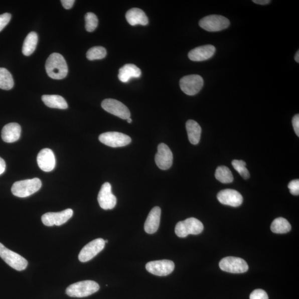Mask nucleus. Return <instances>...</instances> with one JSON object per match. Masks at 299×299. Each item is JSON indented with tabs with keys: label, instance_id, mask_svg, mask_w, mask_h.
<instances>
[{
	"label": "nucleus",
	"instance_id": "1",
	"mask_svg": "<svg viewBox=\"0 0 299 299\" xmlns=\"http://www.w3.org/2000/svg\"><path fill=\"white\" fill-rule=\"evenodd\" d=\"M48 76L54 79H62L67 77L68 69L65 59L57 53H53L46 63Z\"/></svg>",
	"mask_w": 299,
	"mask_h": 299
},
{
	"label": "nucleus",
	"instance_id": "2",
	"mask_svg": "<svg viewBox=\"0 0 299 299\" xmlns=\"http://www.w3.org/2000/svg\"><path fill=\"white\" fill-rule=\"evenodd\" d=\"M97 282L92 280H84L74 283L66 290L67 294L73 297H84L91 295L99 290Z\"/></svg>",
	"mask_w": 299,
	"mask_h": 299
},
{
	"label": "nucleus",
	"instance_id": "3",
	"mask_svg": "<svg viewBox=\"0 0 299 299\" xmlns=\"http://www.w3.org/2000/svg\"><path fill=\"white\" fill-rule=\"evenodd\" d=\"M41 181L38 178L17 181L12 188L13 195L25 198L34 194L41 188Z\"/></svg>",
	"mask_w": 299,
	"mask_h": 299
},
{
	"label": "nucleus",
	"instance_id": "4",
	"mask_svg": "<svg viewBox=\"0 0 299 299\" xmlns=\"http://www.w3.org/2000/svg\"><path fill=\"white\" fill-rule=\"evenodd\" d=\"M204 224L195 218H189L176 224L175 233L179 237L185 238L189 234L197 235L204 230Z\"/></svg>",
	"mask_w": 299,
	"mask_h": 299
},
{
	"label": "nucleus",
	"instance_id": "5",
	"mask_svg": "<svg viewBox=\"0 0 299 299\" xmlns=\"http://www.w3.org/2000/svg\"><path fill=\"white\" fill-rule=\"evenodd\" d=\"M0 257L13 269L22 271L28 265V261L22 256L13 252L0 243Z\"/></svg>",
	"mask_w": 299,
	"mask_h": 299
},
{
	"label": "nucleus",
	"instance_id": "6",
	"mask_svg": "<svg viewBox=\"0 0 299 299\" xmlns=\"http://www.w3.org/2000/svg\"><path fill=\"white\" fill-rule=\"evenodd\" d=\"M230 25L228 19L221 15H212L201 19V28L208 32H218L227 29Z\"/></svg>",
	"mask_w": 299,
	"mask_h": 299
},
{
	"label": "nucleus",
	"instance_id": "7",
	"mask_svg": "<svg viewBox=\"0 0 299 299\" xmlns=\"http://www.w3.org/2000/svg\"><path fill=\"white\" fill-rule=\"evenodd\" d=\"M203 78L197 74H192L181 78L180 81V88L188 95H195L199 93L204 86Z\"/></svg>",
	"mask_w": 299,
	"mask_h": 299
},
{
	"label": "nucleus",
	"instance_id": "8",
	"mask_svg": "<svg viewBox=\"0 0 299 299\" xmlns=\"http://www.w3.org/2000/svg\"><path fill=\"white\" fill-rule=\"evenodd\" d=\"M99 140L106 146L112 147L125 146L131 142V138L123 133L106 132L100 135Z\"/></svg>",
	"mask_w": 299,
	"mask_h": 299
},
{
	"label": "nucleus",
	"instance_id": "9",
	"mask_svg": "<svg viewBox=\"0 0 299 299\" xmlns=\"http://www.w3.org/2000/svg\"><path fill=\"white\" fill-rule=\"evenodd\" d=\"M219 265L222 270L234 274L244 273L249 268L246 261L242 258L234 257L224 258L220 261Z\"/></svg>",
	"mask_w": 299,
	"mask_h": 299
},
{
	"label": "nucleus",
	"instance_id": "10",
	"mask_svg": "<svg viewBox=\"0 0 299 299\" xmlns=\"http://www.w3.org/2000/svg\"><path fill=\"white\" fill-rule=\"evenodd\" d=\"M101 106L110 114L120 117L122 119H127L130 117V112L126 106L120 101L113 99H106L101 103Z\"/></svg>",
	"mask_w": 299,
	"mask_h": 299
},
{
	"label": "nucleus",
	"instance_id": "11",
	"mask_svg": "<svg viewBox=\"0 0 299 299\" xmlns=\"http://www.w3.org/2000/svg\"><path fill=\"white\" fill-rule=\"evenodd\" d=\"M105 242L103 239L98 238L88 243L79 253L78 258L81 262H87L99 253L105 247Z\"/></svg>",
	"mask_w": 299,
	"mask_h": 299
},
{
	"label": "nucleus",
	"instance_id": "12",
	"mask_svg": "<svg viewBox=\"0 0 299 299\" xmlns=\"http://www.w3.org/2000/svg\"><path fill=\"white\" fill-rule=\"evenodd\" d=\"M73 215L72 209H67L60 212L45 213L41 218L43 223L46 226H60L66 223Z\"/></svg>",
	"mask_w": 299,
	"mask_h": 299
},
{
	"label": "nucleus",
	"instance_id": "13",
	"mask_svg": "<svg viewBox=\"0 0 299 299\" xmlns=\"http://www.w3.org/2000/svg\"><path fill=\"white\" fill-rule=\"evenodd\" d=\"M175 264L172 260H161L150 261L146 265V269L154 275L167 276L174 271Z\"/></svg>",
	"mask_w": 299,
	"mask_h": 299
},
{
	"label": "nucleus",
	"instance_id": "14",
	"mask_svg": "<svg viewBox=\"0 0 299 299\" xmlns=\"http://www.w3.org/2000/svg\"><path fill=\"white\" fill-rule=\"evenodd\" d=\"M156 162L160 169L167 170L172 167L173 155L169 147L164 143H160L156 156Z\"/></svg>",
	"mask_w": 299,
	"mask_h": 299
},
{
	"label": "nucleus",
	"instance_id": "15",
	"mask_svg": "<svg viewBox=\"0 0 299 299\" xmlns=\"http://www.w3.org/2000/svg\"><path fill=\"white\" fill-rule=\"evenodd\" d=\"M98 201L100 207L105 210L113 209L116 206V198L112 193L111 186L109 183H105L101 186Z\"/></svg>",
	"mask_w": 299,
	"mask_h": 299
},
{
	"label": "nucleus",
	"instance_id": "16",
	"mask_svg": "<svg viewBox=\"0 0 299 299\" xmlns=\"http://www.w3.org/2000/svg\"><path fill=\"white\" fill-rule=\"evenodd\" d=\"M217 199L223 205L234 207L241 206L243 201L241 194L232 189L222 190L218 194Z\"/></svg>",
	"mask_w": 299,
	"mask_h": 299
},
{
	"label": "nucleus",
	"instance_id": "17",
	"mask_svg": "<svg viewBox=\"0 0 299 299\" xmlns=\"http://www.w3.org/2000/svg\"><path fill=\"white\" fill-rule=\"evenodd\" d=\"M39 168L45 172H50L56 167L54 153L50 148H44L40 151L37 158Z\"/></svg>",
	"mask_w": 299,
	"mask_h": 299
},
{
	"label": "nucleus",
	"instance_id": "18",
	"mask_svg": "<svg viewBox=\"0 0 299 299\" xmlns=\"http://www.w3.org/2000/svg\"><path fill=\"white\" fill-rule=\"evenodd\" d=\"M216 48L208 45L195 48L189 53L190 60L195 62H201L209 60L215 55Z\"/></svg>",
	"mask_w": 299,
	"mask_h": 299
},
{
	"label": "nucleus",
	"instance_id": "19",
	"mask_svg": "<svg viewBox=\"0 0 299 299\" xmlns=\"http://www.w3.org/2000/svg\"><path fill=\"white\" fill-rule=\"evenodd\" d=\"M162 210L159 207L153 208L147 217L144 225V229L148 234H154L157 232L160 225Z\"/></svg>",
	"mask_w": 299,
	"mask_h": 299
},
{
	"label": "nucleus",
	"instance_id": "20",
	"mask_svg": "<svg viewBox=\"0 0 299 299\" xmlns=\"http://www.w3.org/2000/svg\"><path fill=\"white\" fill-rule=\"evenodd\" d=\"M21 133V127L20 125L12 122L5 125L2 130V137L3 140L8 143H12L17 141L20 136Z\"/></svg>",
	"mask_w": 299,
	"mask_h": 299
},
{
	"label": "nucleus",
	"instance_id": "21",
	"mask_svg": "<svg viewBox=\"0 0 299 299\" xmlns=\"http://www.w3.org/2000/svg\"><path fill=\"white\" fill-rule=\"evenodd\" d=\"M126 20L130 25H138L145 26L148 23V20L145 13L140 9L132 8L126 14Z\"/></svg>",
	"mask_w": 299,
	"mask_h": 299
},
{
	"label": "nucleus",
	"instance_id": "22",
	"mask_svg": "<svg viewBox=\"0 0 299 299\" xmlns=\"http://www.w3.org/2000/svg\"><path fill=\"white\" fill-rule=\"evenodd\" d=\"M141 76V71L136 66L126 64L119 69L118 78L121 82L127 83L130 79L139 78Z\"/></svg>",
	"mask_w": 299,
	"mask_h": 299
},
{
	"label": "nucleus",
	"instance_id": "23",
	"mask_svg": "<svg viewBox=\"0 0 299 299\" xmlns=\"http://www.w3.org/2000/svg\"><path fill=\"white\" fill-rule=\"evenodd\" d=\"M42 101L48 107L51 108L66 109L68 104L65 99L58 95H44Z\"/></svg>",
	"mask_w": 299,
	"mask_h": 299
},
{
	"label": "nucleus",
	"instance_id": "24",
	"mask_svg": "<svg viewBox=\"0 0 299 299\" xmlns=\"http://www.w3.org/2000/svg\"><path fill=\"white\" fill-rule=\"evenodd\" d=\"M187 132L190 142L193 145H197L200 140L201 127L197 122L193 120H189L186 124Z\"/></svg>",
	"mask_w": 299,
	"mask_h": 299
},
{
	"label": "nucleus",
	"instance_id": "25",
	"mask_svg": "<svg viewBox=\"0 0 299 299\" xmlns=\"http://www.w3.org/2000/svg\"><path fill=\"white\" fill-rule=\"evenodd\" d=\"M38 44V35L35 32H31L25 39L23 47V53L25 56L33 54Z\"/></svg>",
	"mask_w": 299,
	"mask_h": 299
},
{
	"label": "nucleus",
	"instance_id": "26",
	"mask_svg": "<svg viewBox=\"0 0 299 299\" xmlns=\"http://www.w3.org/2000/svg\"><path fill=\"white\" fill-rule=\"evenodd\" d=\"M271 230L276 234H284L291 230V224L286 219L279 217L275 219L271 223Z\"/></svg>",
	"mask_w": 299,
	"mask_h": 299
},
{
	"label": "nucleus",
	"instance_id": "27",
	"mask_svg": "<svg viewBox=\"0 0 299 299\" xmlns=\"http://www.w3.org/2000/svg\"><path fill=\"white\" fill-rule=\"evenodd\" d=\"M14 85V79L12 74L4 68H0V88L9 90Z\"/></svg>",
	"mask_w": 299,
	"mask_h": 299
},
{
	"label": "nucleus",
	"instance_id": "28",
	"mask_svg": "<svg viewBox=\"0 0 299 299\" xmlns=\"http://www.w3.org/2000/svg\"><path fill=\"white\" fill-rule=\"evenodd\" d=\"M215 177L217 180L223 184L231 183L233 181V176L231 170L226 167L221 166L217 168Z\"/></svg>",
	"mask_w": 299,
	"mask_h": 299
},
{
	"label": "nucleus",
	"instance_id": "29",
	"mask_svg": "<svg viewBox=\"0 0 299 299\" xmlns=\"http://www.w3.org/2000/svg\"><path fill=\"white\" fill-rule=\"evenodd\" d=\"M106 56V51L105 48L101 46L92 47L87 53V58L90 61L101 60Z\"/></svg>",
	"mask_w": 299,
	"mask_h": 299
},
{
	"label": "nucleus",
	"instance_id": "30",
	"mask_svg": "<svg viewBox=\"0 0 299 299\" xmlns=\"http://www.w3.org/2000/svg\"><path fill=\"white\" fill-rule=\"evenodd\" d=\"M85 29L89 32L92 33L96 28H97L98 24V19L94 14L92 13H88L85 16Z\"/></svg>",
	"mask_w": 299,
	"mask_h": 299
},
{
	"label": "nucleus",
	"instance_id": "31",
	"mask_svg": "<svg viewBox=\"0 0 299 299\" xmlns=\"http://www.w3.org/2000/svg\"><path fill=\"white\" fill-rule=\"evenodd\" d=\"M232 166L242 177L247 180L249 178V171L246 168V164L243 160H234L232 163Z\"/></svg>",
	"mask_w": 299,
	"mask_h": 299
},
{
	"label": "nucleus",
	"instance_id": "32",
	"mask_svg": "<svg viewBox=\"0 0 299 299\" xmlns=\"http://www.w3.org/2000/svg\"><path fill=\"white\" fill-rule=\"evenodd\" d=\"M250 299H269L267 293L262 289H256L250 293Z\"/></svg>",
	"mask_w": 299,
	"mask_h": 299
},
{
	"label": "nucleus",
	"instance_id": "33",
	"mask_svg": "<svg viewBox=\"0 0 299 299\" xmlns=\"http://www.w3.org/2000/svg\"><path fill=\"white\" fill-rule=\"evenodd\" d=\"M288 188H289L290 193L295 196L299 195V180H294L291 181L288 185Z\"/></svg>",
	"mask_w": 299,
	"mask_h": 299
},
{
	"label": "nucleus",
	"instance_id": "34",
	"mask_svg": "<svg viewBox=\"0 0 299 299\" xmlns=\"http://www.w3.org/2000/svg\"><path fill=\"white\" fill-rule=\"evenodd\" d=\"M12 19V15L5 13L0 15V32H1L9 23Z\"/></svg>",
	"mask_w": 299,
	"mask_h": 299
},
{
	"label": "nucleus",
	"instance_id": "35",
	"mask_svg": "<svg viewBox=\"0 0 299 299\" xmlns=\"http://www.w3.org/2000/svg\"><path fill=\"white\" fill-rule=\"evenodd\" d=\"M292 124L293 129H294L296 134L299 136V115L296 114L293 117Z\"/></svg>",
	"mask_w": 299,
	"mask_h": 299
},
{
	"label": "nucleus",
	"instance_id": "36",
	"mask_svg": "<svg viewBox=\"0 0 299 299\" xmlns=\"http://www.w3.org/2000/svg\"><path fill=\"white\" fill-rule=\"evenodd\" d=\"M64 8L66 9H70L73 6L75 3L74 0H62L61 2Z\"/></svg>",
	"mask_w": 299,
	"mask_h": 299
},
{
	"label": "nucleus",
	"instance_id": "37",
	"mask_svg": "<svg viewBox=\"0 0 299 299\" xmlns=\"http://www.w3.org/2000/svg\"><path fill=\"white\" fill-rule=\"evenodd\" d=\"M6 170V163L4 160L0 158V175L3 174Z\"/></svg>",
	"mask_w": 299,
	"mask_h": 299
},
{
	"label": "nucleus",
	"instance_id": "38",
	"mask_svg": "<svg viewBox=\"0 0 299 299\" xmlns=\"http://www.w3.org/2000/svg\"><path fill=\"white\" fill-rule=\"evenodd\" d=\"M253 2L258 5H265L269 4L271 1L270 0H253Z\"/></svg>",
	"mask_w": 299,
	"mask_h": 299
},
{
	"label": "nucleus",
	"instance_id": "39",
	"mask_svg": "<svg viewBox=\"0 0 299 299\" xmlns=\"http://www.w3.org/2000/svg\"><path fill=\"white\" fill-rule=\"evenodd\" d=\"M295 60L297 63H299V52L298 51L296 53L295 56Z\"/></svg>",
	"mask_w": 299,
	"mask_h": 299
},
{
	"label": "nucleus",
	"instance_id": "40",
	"mask_svg": "<svg viewBox=\"0 0 299 299\" xmlns=\"http://www.w3.org/2000/svg\"><path fill=\"white\" fill-rule=\"evenodd\" d=\"M127 122H129V123H131L132 122V119L130 118V117H129V118H128L127 119Z\"/></svg>",
	"mask_w": 299,
	"mask_h": 299
}]
</instances>
